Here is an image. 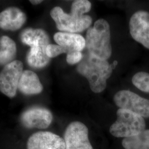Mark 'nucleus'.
Listing matches in <instances>:
<instances>
[{
	"instance_id": "1",
	"label": "nucleus",
	"mask_w": 149,
	"mask_h": 149,
	"mask_svg": "<svg viewBox=\"0 0 149 149\" xmlns=\"http://www.w3.org/2000/svg\"><path fill=\"white\" fill-rule=\"evenodd\" d=\"M91 7L89 1L76 0L72 2L70 13H66L61 7L56 6L51 10L50 15L61 32L81 33L88 29L92 23L90 16L85 15L90 12Z\"/></svg>"
},
{
	"instance_id": "2",
	"label": "nucleus",
	"mask_w": 149,
	"mask_h": 149,
	"mask_svg": "<svg viewBox=\"0 0 149 149\" xmlns=\"http://www.w3.org/2000/svg\"><path fill=\"white\" fill-rule=\"evenodd\" d=\"M113 65L87 52L78 64L77 71L88 80L92 91L99 93L106 89L107 81L112 75Z\"/></svg>"
},
{
	"instance_id": "3",
	"label": "nucleus",
	"mask_w": 149,
	"mask_h": 149,
	"mask_svg": "<svg viewBox=\"0 0 149 149\" xmlns=\"http://www.w3.org/2000/svg\"><path fill=\"white\" fill-rule=\"evenodd\" d=\"M85 42L88 53L102 60L109 59L112 55V48L108 22L102 18L96 21L93 26L87 29Z\"/></svg>"
},
{
	"instance_id": "4",
	"label": "nucleus",
	"mask_w": 149,
	"mask_h": 149,
	"mask_svg": "<svg viewBox=\"0 0 149 149\" xmlns=\"http://www.w3.org/2000/svg\"><path fill=\"white\" fill-rule=\"evenodd\" d=\"M22 43L31 47L28 54V64L32 68L40 69L45 67L50 61L47 55V48L50 44L48 33L42 29L28 28L22 33Z\"/></svg>"
},
{
	"instance_id": "5",
	"label": "nucleus",
	"mask_w": 149,
	"mask_h": 149,
	"mask_svg": "<svg viewBox=\"0 0 149 149\" xmlns=\"http://www.w3.org/2000/svg\"><path fill=\"white\" fill-rule=\"evenodd\" d=\"M117 119L111 126L109 132L116 138H129L136 135L145 129L143 117L128 110L119 108Z\"/></svg>"
},
{
	"instance_id": "6",
	"label": "nucleus",
	"mask_w": 149,
	"mask_h": 149,
	"mask_svg": "<svg viewBox=\"0 0 149 149\" xmlns=\"http://www.w3.org/2000/svg\"><path fill=\"white\" fill-rule=\"evenodd\" d=\"M113 101L119 108L134 113L142 117L149 118V100L129 90L118 91Z\"/></svg>"
},
{
	"instance_id": "7",
	"label": "nucleus",
	"mask_w": 149,
	"mask_h": 149,
	"mask_svg": "<svg viewBox=\"0 0 149 149\" xmlns=\"http://www.w3.org/2000/svg\"><path fill=\"white\" fill-rule=\"evenodd\" d=\"M23 65L19 60L7 64L0 72V91L6 96H16L18 84L23 72Z\"/></svg>"
},
{
	"instance_id": "8",
	"label": "nucleus",
	"mask_w": 149,
	"mask_h": 149,
	"mask_svg": "<svg viewBox=\"0 0 149 149\" xmlns=\"http://www.w3.org/2000/svg\"><path fill=\"white\" fill-rule=\"evenodd\" d=\"M65 149H93L88 138V129L81 122L71 123L64 133Z\"/></svg>"
},
{
	"instance_id": "9",
	"label": "nucleus",
	"mask_w": 149,
	"mask_h": 149,
	"mask_svg": "<svg viewBox=\"0 0 149 149\" xmlns=\"http://www.w3.org/2000/svg\"><path fill=\"white\" fill-rule=\"evenodd\" d=\"M129 31L134 39L149 49V12L138 11L130 18Z\"/></svg>"
},
{
	"instance_id": "10",
	"label": "nucleus",
	"mask_w": 149,
	"mask_h": 149,
	"mask_svg": "<svg viewBox=\"0 0 149 149\" xmlns=\"http://www.w3.org/2000/svg\"><path fill=\"white\" fill-rule=\"evenodd\" d=\"M53 114L49 109L41 107H33L26 110L21 117L22 124L27 128L44 129L53 121Z\"/></svg>"
},
{
	"instance_id": "11",
	"label": "nucleus",
	"mask_w": 149,
	"mask_h": 149,
	"mask_svg": "<svg viewBox=\"0 0 149 149\" xmlns=\"http://www.w3.org/2000/svg\"><path fill=\"white\" fill-rule=\"evenodd\" d=\"M27 149H65L64 139L49 132H39L27 141Z\"/></svg>"
},
{
	"instance_id": "12",
	"label": "nucleus",
	"mask_w": 149,
	"mask_h": 149,
	"mask_svg": "<svg viewBox=\"0 0 149 149\" xmlns=\"http://www.w3.org/2000/svg\"><path fill=\"white\" fill-rule=\"evenodd\" d=\"M26 19V15L20 9L15 7H8L0 13V28L15 31L20 29Z\"/></svg>"
},
{
	"instance_id": "13",
	"label": "nucleus",
	"mask_w": 149,
	"mask_h": 149,
	"mask_svg": "<svg viewBox=\"0 0 149 149\" xmlns=\"http://www.w3.org/2000/svg\"><path fill=\"white\" fill-rule=\"evenodd\" d=\"M18 88L24 95H32L41 93L43 87L37 74L32 71L25 70L22 74Z\"/></svg>"
},
{
	"instance_id": "14",
	"label": "nucleus",
	"mask_w": 149,
	"mask_h": 149,
	"mask_svg": "<svg viewBox=\"0 0 149 149\" xmlns=\"http://www.w3.org/2000/svg\"><path fill=\"white\" fill-rule=\"evenodd\" d=\"M54 39L58 45L68 48L71 52H81L85 48V39L77 33L58 32L55 34Z\"/></svg>"
},
{
	"instance_id": "15",
	"label": "nucleus",
	"mask_w": 149,
	"mask_h": 149,
	"mask_svg": "<svg viewBox=\"0 0 149 149\" xmlns=\"http://www.w3.org/2000/svg\"><path fill=\"white\" fill-rule=\"evenodd\" d=\"M17 47L15 42L7 36L0 38V65L10 64L16 57Z\"/></svg>"
},
{
	"instance_id": "16",
	"label": "nucleus",
	"mask_w": 149,
	"mask_h": 149,
	"mask_svg": "<svg viewBox=\"0 0 149 149\" xmlns=\"http://www.w3.org/2000/svg\"><path fill=\"white\" fill-rule=\"evenodd\" d=\"M122 144L124 149H149V129H145L136 135L124 138Z\"/></svg>"
},
{
	"instance_id": "17",
	"label": "nucleus",
	"mask_w": 149,
	"mask_h": 149,
	"mask_svg": "<svg viewBox=\"0 0 149 149\" xmlns=\"http://www.w3.org/2000/svg\"><path fill=\"white\" fill-rule=\"evenodd\" d=\"M132 83L139 90L149 93V73L139 72L132 77Z\"/></svg>"
},
{
	"instance_id": "18",
	"label": "nucleus",
	"mask_w": 149,
	"mask_h": 149,
	"mask_svg": "<svg viewBox=\"0 0 149 149\" xmlns=\"http://www.w3.org/2000/svg\"><path fill=\"white\" fill-rule=\"evenodd\" d=\"M47 55L49 58H55L61 54L66 53L67 54L71 52L69 49L59 45L49 44L47 48Z\"/></svg>"
},
{
	"instance_id": "19",
	"label": "nucleus",
	"mask_w": 149,
	"mask_h": 149,
	"mask_svg": "<svg viewBox=\"0 0 149 149\" xmlns=\"http://www.w3.org/2000/svg\"><path fill=\"white\" fill-rule=\"evenodd\" d=\"M84 55L81 52L74 51L67 54L66 61L70 65L79 63L83 58Z\"/></svg>"
},
{
	"instance_id": "20",
	"label": "nucleus",
	"mask_w": 149,
	"mask_h": 149,
	"mask_svg": "<svg viewBox=\"0 0 149 149\" xmlns=\"http://www.w3.org/2000/svg\"><path fill=\"white\" fill-rule=\"evenodd\" d=\"M33 5H37L40 3H41L43 1H40V0H31L29 1Z\"/></svg>"
}]
</instances>
